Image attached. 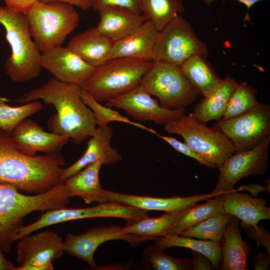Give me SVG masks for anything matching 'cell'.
<instances>
[{"label": "cell", "instance_id": "cell-1", "mask_svg": "<svg viewBox=\"0 0 270 270\" xmlns=\"http://www.w3.org/2000/svg\"><path fill=\"white\" fill-rule=\"evenodd\" d=\"M80 86L53 77L15 101L26 104L42 100L54 106L56 113L48 121L50 132L68 136L74 144L96 135L98 126L92 110L81 97Z\"/></svg>", "mask_w": 270, "mask_h": 270}, {"label": "cell", "instance_id": "cell-2", "mask_svg": "<svg viewBox=\"0 0 270 270\" xmlns=\"http://www.w3.org/2000/svg\"><path fill=\"white\" fill-rule=\"evenodd\" d=\"M65 160L58 152L28 156L17 148L11 134L0 129V183L40 194L62 182Z\"/></svg>", "mask_w": 270, "mask_h": 270}, {"label": "cell", "instance_id": "cell-3", "mask_svg": "<svg viewBox=\"0 0 270 270\" xmlns=\"http://www.w3.org/2000/svg\"><path fill=\"white\" fill-rule=\"evenodd\" d=\"M69 198L63 182L46 192L34 195L22 194L14 185L0 183V247L3 252H10L28 214L64 208Z\"/></svg>", "mask_w": 270, "mask_h": 270}, {"label": "cell", "instance_id": "cell-4", "mask_svg": "<svg viewBox=\"0 0 270 270\" xmlns=\"http://www.w3.org/2000/svg\"><path fill=\"white\" fill-rule=\"evenodd\" d=\"M0 24L5 29L12 50L4 63L8 77L16 82H24L37 77L42 68V52L32 38L26 15L6 6H0Z\"/></svg>", "mask_w": 270, "mask_h": 270}, {"label": "cell", "instance_id": "cell-5", "mask_svg": "<svg viewBox=\"0 0 270 270\" xmlns=\"http://www.w3.org/2000/svg\"><path fill=\"white\" fill-rule=\"evenodd\" d=\"M153 63L130 58L110 59L80 86L97 101L106 102L140 85Z\"/></svg>", "mask_w": 270, "mask_h": 270}, {"label": "cell", "instance_id": "cell-6", "mask_svg": "<svg viewBox=\"0 0 270 270\" xmlns=\"http://www.w3.org/2000/svg\"><path fill=\"white\" fill-rule=\"evenodd\" d=\"M26 16L30 35L42 52L62 46L80 22L74 6L62 2L40 1Z\"/></svg>", "mask_w": 270, "mask_h": 270}, {"label": "cell", "instance_id": "cell-7", "mask_svg": "<svg viewBox=\"0 0 270 270\" xmlns=\"http://www.w3.org/2000/svg\"><path fill=\"white\" fill-rule=\"evenodd\" d=\"M164 130L168 134L180 136L212 168L219 169L235 152L230 142L218 128L208 127L192 113L166 124Z\"/></svg>", "mask_w": 270, "mask_h": 270}, {"label": "cell", "instance_id": "cell-8", "mask_svg": "<svg viewBox=\"0 0 270 270\" xmlns=\"http://www.w3.org/2000/svg\"><path fill=\"white\" fill-rule=\"evenodd\" d=\"M140 84L162 107L170 110L184 108L198 94L180 68L162 62H154Z\"/></svg>", "mask_w": 270, "mask_h": 270}, {"label": "cell", "instance_id": "cell-9", "mask_svg": "<svg viewBox=\"0 0 270 270\" xmlns=\"http://www.w3.org/2000/svg\"><path fill=\"white\" fill-rule=\"evenodd\" d=\"M196 54L206 56L208 49L182 15L173 19L159 32L154 62L180 68L189 58Z\"/></svg>", "mask_w": 270, "mask_h": 270}, {"label": "cell", "instance_id": "cell-10", "mask_svg": "<svg viewBox=\"0 0 270 270\" xmlns=\"http://www.w3.org/2000/svg\"><path fill=\"white\" fill-rule=\"evenodd\" d=\"M148 216L147 212L114 202L98 204L84 208L66 207L42 212L34 222L22 226L17 232L16 240L44 228L74 220L95 218H116L127 222L140 220Z\"/></svg>", "mask_w": 270, "mask_h": 270}, {"label": "cell", "instance_id": "cell-11", "mask_svg": "<svg viewBox=\"0 0 270 270\" xmlns=\"http://www.w3.org/2000/svg\"><path fill=\"white\" fill-rule=\"evenodd\" d=\"M214 126L229 140L235 152L250 150L270 136V106L259 102L239 116L216 121Z\"/></svg>", "mask_w": 270, "mask_h": 270}, {"label": "cell", "instance_id": "cell-12", "mask_svg": "<svg viewBox=\"0 0 270 270\" xmlns=\"http://www.w3.org/2000/svg\"><path fill=\"white\" fill-rule=\"evenodd\" d=\"M270 136L250 150L236 152L224 162L218 180L212 192L224 193L234 189L242 179L264 175L268 168V148Z\"/></svg>", "mask_w": 270, "mask_h": 270}, {"label": "cell", "instance_id": "cell-13", "mask_svg": "<svg viewBox=\"0 0 270 270\" xmlns=\"http://www.w3.org/2000/svg\"><path fill=\"white\" fill-rule=\"evenodd\" d=\"M17 245L16 270H52V262L64 254L63 240L56 232L46 230L22 238Z\"/></svg>", "mask_w": 270, "mask_h": 270}, {"label": "cell", "instance_id": "cell-14", "mask_svg": "<svg viewBox=\"0 0 270 270\" xmlns=\"http://www.w3.org/2000/svg\"><path fill=\"white\" fill-rule=\"evenodd\" d=\"M140 84L130 91L106 102L110 108L123 110L136 120L166 125L184 116L185 108L170 110L162 107Z\"/></svg>", "mask_w": 270, "mask_h": 270}, {"label": "cell", "instance_id": "cell-15", "mask_svg": "<svg viewBox=\"0 0 270 270\" xmlns=\"http://www.w3.org/2000/svg\"><path fill=\"white\" fill-rule=\"evenodd\" d=\"M116 240L128 242L133 247L150 240L148 238L125 234L122 232V226L112 224L92 228L78 235L68 234L63 240V248L69 254L96 269L98 266L94 259L96 250L103 243Z\"/></svg>", "mask_w": 270, "mask_h": 270}, {"label": "cell", "instance_id": "cell-16", "mask_svg": "<svg viewBox=\"0 0 270 270\" xmlns=\"http://www.w3.org/2000/svg\"><path fill=\"white\" fill-rule=\"evenodd\" d=\"M41 65L59 80L79 86L88 79L96 68L68 46H62L42 52Z\"/></svg>", "mask_w": 270, "mask_h": 270}, {"label": "cell", "instance_id": "cell-17", "mask_svg": "<svg viewBox=\"0 0 270 270\" xmlns=\"http://www.w3.org/2000/svg\"><path fill=\"white\" fill-rule=\"evenodd\" d=\"M10 134L18 149L30 156H36L38 152L48 154L58 152L70 140L67 136L45 131L28 118L22 121Z\"/></svg>", "mask_w": 270, "mask_h": 270}, {"label": "cell", "instance_id": "cell-18", "mask_svg": "<svg viewBox=\"0 0 270 270\" xmlns=\"http://www.w3.org/2000/svg\"><path fill=\"white\" fill-rule=\"evenodd\" d=\"M223 193L211 192L190 196L156 198L140 196L103 190L104 195L110 202L132 207L146 212L150 210L170 212L184 210L196 205L198 202L207 200Z\"/></svg>", "mask_w": 270, "mask_h": 270}, {"label": "cell", "instance_id": "cell-19", "mask_svg": "<svg viewBox=\"0 0 270 270\" xmlns=\"http://www.w3.org/2000/svg\"><path fill=\"white\" fill-rule=\"evenodd\" d=\"M113 131L109 126H98L96 135L90 136L86 149L83 155L76 162L64 168L60 176V180H65L76 174L86 166L95 162L102 165L116 164L122 158V154L110 145Z\"/></svg>", "mask_w": 270, "mask_h": 270}, {"label": "cell", "instance_id": "cell-20", "mask_svg": "<svg viewBox=\"0 0 270 270\" xmlns=\"http://www.w3.org/2000/svg\"><path fill=\"white\" fill-rule=\"evenodd\" d=\"M159 32L150 22L146 20L132 32L114 42L108 60L124 57L154 62Z\"/></svg>", "mask_w": 270, "mask_h": 270}, {"label": "cell", "instance_id": "cell-21", "mask_svg": "<svg viewBox=\"0 0 270 270\" xmlns=\"http://www.w3.org/2000/svg\"><path fill=\"white\" fill-rule=\"evenodd\" d=\"M97 12L100 20L96 28L114 42L126 36L146 20L142 14L118 6H105Z\"/></svg>", "mask_w": 270, "mask_h": 270}, {"label": "cell", "instance_id": "cell-22", "mask_svg": "<svg viewBox=\"0 0 270 270\" xmlns=\"http://www.w3.org/2000/svg\"><path fill=\"white\" fill-rule=\"evenodd\" d=\"M223 196L224 212L240 220L244 228L256 226L262 220H270V208L266 206L265 199L239 192L236 189Z\"/></svg>", "mask_w": 270, "mask_h": 270}, {"label": "cell", "instance_id": "cell-23", "mask_svg": "<svg viewBox=\"0 0 270 270\" xmlns=\"http://www.w3.org/2000/svg\"><path fill=\"white\" fill-rule=\"evenodd\" d=\"M238 219L233 216L228 222L220 242L222 270H248V259L252 247L242 238Z\"/></svg>", "mask_w": 270, "mask_h": 270}, {"label": "cell", "instance_id": "cell-24", "mask_svg": "<svg viewBox=\"0 0 270 270\" xmlns=\"http://www.w3.org/2000/svg\"><path fill=\"white\" fill-rule=\"evenodd\" d=\"M102 164L100 162L90 164L63 182L70 196L80 198L85 203L94 202L104 204L110 202L103 194L99 174Z\"/></svg>", "mask_w": 270, "mask_h": 270}, {"label": "cell", "instance_id": "cell-25", "mask_svg": "<svg viewBox=\"0 0 270 270\" xmlns=\"http://www.w3.org/2000/svg\"><path fill=\"white\" fill-rule=\"evenodd\" d=\"M114 43L95 27L74 36L68 47L86 62L97 68L108 60Z\"/></svg>", "mask_w": 270, "mask_h": 270}, {"label": "cell", "instance_id": "cell-26", "mask_svg": "<svg viewBox=\"0 0 270 270\" xmlns=\"http://www.w3.org/2000/svg\"><path fill=\"white\" fill-rule=\"evenodd\" d=\"M238 84L229 76L222 79L219 84L196 105L192 114L206 124L211 120H221L229 98Z\"/></svg>", "mask_w": 270, "mask_h": 270}, {"label": "cell", "instance_id": "cell-27", "mask_svg": "<svg viewBox=\"0 0 270 270\" xmlns=\"http://www.w3.org/2000/svg\"><path fill=\"white\" fill-rule=\"evenodd\" d=\"M190 208L166 212L157 217L148 216L140 220L128 222L126 224L122 227V231L125 234L146 237L154 240L159 237L168 234Z\"/></svg>", "mask_w": 270, "mask_h": 270}, {"label": "cell", "instance_id": "cell-28", "mask_svg": "<svg viewBox=\"0 0 270 270\" xmlns=\"http://www.w3.org/2000/svg\"><path fill=\"white\" fill-rule=\"evenodd\" d=\"M205 57L193 56L180 68L196 92L204 96L211 92L222 80L208 64Z\"/></svg>", "mask_w": 270, "mask_h": 270}, {"label": "cell", "instance_id": "cell-29", "mask_svg": "<svg viewBox=\"0 0 270 270\" xmlns=\"http://www.w3.org/2000/svg\"><path fill=\"white\" fill-rule=\"evenodd\" d=\"M154 245L164 250L171 247L189 248L202 254L210 260L214 268H218L222 262L220 244L178 234H166L154 240Z\"/></svg>", "mask_w": 270, "mask_h": 270}, {"label": "cell", "instance_id": "cell-30", "mask_svg": "<svg viewBox=\"0 0 270 270\" xmlns=\"http://www.w3.org/2000/svg\"><path fill=\"white\" fill-rule=\"evenodd\" d=\"M142 14L158 30L184 11L183 0H140Z\"/></svg>", "mask_w": 270, "mask_h": 270}, {"label": "cell", "instance_id": "cell-31", "mask_svg": "<svg viewBox=\"0 0 270 270\" xmlns=\"http://www.w3.org/2000/svg\"><path fill=\"white\" fill-rule=\"evenodd\" d=\"M224 194L208 200L202 204H196L190 207L168 234H177L186 228L196 226L210 218L224 212Z\"/></svg>", "mask_w": 270, "mask_h": 270}, {"label": "cell", "instance_id": "cell-32", "mask_svg": "<svg viewBox=\"0 0 270 270\" xmlns=\"http://www.w3.org/2000/svg\"><path fill=\"white\" fill-rule=\"evenodd\" d=\"M232 217L224 212L186 228L177 234L220 243L226 225Z\"/></svg>", "mask_w": 270, "mask_h": 270}, {"label": "cell", "instance_id": "cell-33", "mask_svg": "<svg viewBox=\"0 0 270 270\" xmlns=\"http://www.w3.org/2000/svg\"><path fill=\"white\" fill-rule=\"evenodd\" d=\"M142 262L146 268L154 270H190L192 258H176L168 256L155 246H147L142 252Z\"/></svg>", "mask_w": 270, "mask_h": 270}, {"label": "cell", "instance_id": "cell-34", "mask_svg": "<svg viewBox=\"0 0 270 270\" xmlns=\"http://www.w3.org/2000/svg\"><path fill=\"white\" fill-rule=\"evenodd\" d=\"M81 97L84 102L92 110L97 126L104 128L113 122L128 124L154 134L156 131L144 124L135 122L122 116L118 111L96 100L92 96L82 89Z\"/></svg>", "mask_w": 270, "mask_h": 270}, {"label": "cell", "instance_id": "cell-35", "mask_svg": "<svg viewBox=\"0 0 270 270\" xmlns=\"http://www.w3.org/2000/svg\"><path fill=\"white\" fill-rule=\"evenodd\" d=\"M42 108V103L38 100L12 106L7 104L6 100L0 97V129L11 134L22 121Z\"/></svg>", "mask_w": 270, "mask_h": 270}, {"label": "cell", "instance_id": "cell-36", "mask_svg": "<svg viewBox=\"0 0 270 270\" xmlns=\"http://www.w3.org/2000/svg\"><path fill=\"white\" fill-rule=\"evenodd\" d=\"M258 90L246 82L239 83L232 92L221 120H227L244 114L257 106Z\"/></svg>", "mask_w": 270, "mask_h": 270}, {"label": "cell", "instance_id": "cell-37", "mask_svg": "<svg viewBox=\"0 0 270 270\" xmlns=\"http://www.w3.org/2000/svg\"><path fill=\"white\" fill-rule=\"evenodd\" d=\"M154 135L160 138L173 148L188 156L196 160L200 164L211 168L210 164L200 158L193 150H192L184 142H182L172 136H165L160 134L157 132Z\"/></svg>", "mask_w": 270, "mask_h": 270}, {"label": "cell", "instance_id": "cell-38", "mask_svg": "<svg viewBox=\"0 0 270 270\" xmlns=\"http://www.w3.org/2000/svg\"><path fill=\"white\" fill-rule=\"evenodd\" d=\"M108 6H120L142 14L140 0H94L92 8L97 12Z\"/></svg>", "mask_w": 270, "mask_h": 270}, {"label": "cell", "instance_id": "cell-39", "mask_svg": "<svg viewBox=\"0 0 270 270\" xmlns=\"http://www.w3.org/2000/svg\"><path fill=\"white\" fill-rule=\"evenodd\" d=\"M245 229L247 230L248 236L256 242L258 246H264L266 251L270 253V236L268 232L258 224L254 226H248Z\"/></svg>", "mask_w": 270, "mask_h": 270}, {"label": "cell", "instance_id": "cell-40", "mask_svg": "<svg viewBox=\"0 0 270 270\" xmlns=\"http://www.w3.org/2000/svg\"><path fill=\"white\" fill-rule=\"evenodd\" d=\"M42 0H4L6 6L12 10L26 14Z\"/></svg>", "mask_w": 270, "mask_h": 270}, {"label": "cell", "instance_id": "cell-41", "mask_svg": "<svg viewBox=\"0 0 270 270\" xmlns=\"http://www.w3.org/2000/svg\"><path fill=\"white\" fill-rule=\"evenodd\" d=\"M192 270H212L214 266L210 259L201 253L191 250Z\"/></svg>", "mask_w": 270, "mask_h": 270}, {"label": "cell", "instance_id": "cell-42", "mask_svg": "<svg viewBox=\"0 0 270 270\" xmlns=\"http://www.w3.org/2000/svg\"><path fill=\"white\" fill-rule=\"evenodd\" d=\"M268 252H258L252 260L253 267L254 270H266L269 268L270 255Z\"/></svg>", "mask_w": 270, "mask_h": 270}, {"label": "cell", "instance_id": "cell-43", "mask_svg": "<svg viewBox=\"0 0 270 270\" xmlns=\"http://www.w3.org/2000/svg\"><path fill=\"white\" fill-rule=\"evenodd\" d=\"M270 184L266 186H262L258 184H251L242 185L240 186L236 191H248L250 194V196L254 197H257L258 195L262 192H266L267 193H270Z\"/></svg>", "mask_w": 270, "mask_h": 270}, {"label": "cell", "instance_id": "cell-44", "mask_svg": "<svg viewBox=\"0 0 270 270\" xmlns=\"http://www.w3.org/2000/svg\"><path fill=\"white\" fill-rule=\"evenodd\" d=\"M44 2H58L66 3L83 10L92 8L94 0H42Z\"/></svg>", "mask_w": 270, "mask_h": 270}, {"label": "cell", "instance_id": "cell-45", "mask_svg": "<svg viewBox=\"0 0 270 270\" xmlns=\"http://www.w3.org/2000/svg\"><path fill=\"white\" fill-rule=\"evenodd\" d=\"M215 0H202V2L205 4L207 6H209ZM236 0L244 4L246 6V9H247V12L245 16L244 20H250L248 12L250 8L262 0Z\"/></svg>", "mask_w": 270, "mask_h": 270}, {"label": "cell", "instance_id": "cell-46", "mask_svg": "<svg viewBox=\"0 0 270 270\" xmlns=\"http://www.w3.org/2000/svg\"><path fill=\"white\" fill-rule=\"evenodd\" d=\"M16 266L7 259L0 247V270H16Z\"/></svg>", "mask_w": 270, "mask_h": 270}]
</instances>
